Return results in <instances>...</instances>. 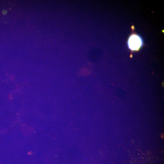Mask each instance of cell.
<instances>
[{"label": "cell", "instance_id": "6da1fadb", "mask_svg": "<svg viewBox=\"0 0 164 164\" xmlns=\"http://www.w3.org/2000/svg\"><path fill=\"white\" fill-rule=\"evenodd\" d=\"M128 44L129 48L132 50H138L142 45L141 38L136 34L131 36L128 39Z\"/></svg>", "mask_w": 164, "mask_h": 164}]
</instances>
